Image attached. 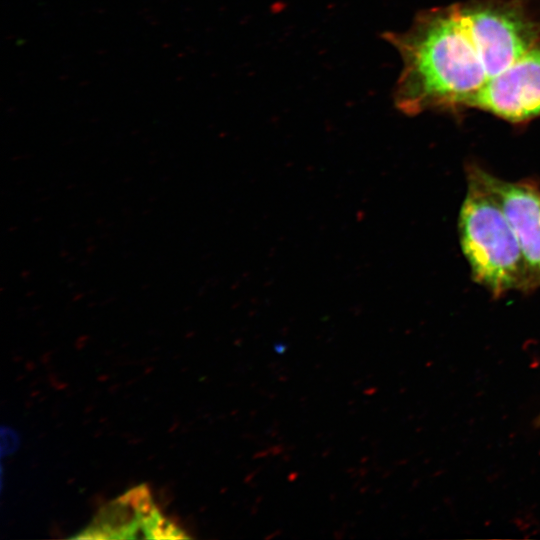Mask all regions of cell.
Wrapping results in <instances>:
<instances>
[{
	"label": "cell",
	"mask_w": 540,
	"mask_h": 540,
	"mask_svg": "<svg viewBox=\"0 0 540 540\" xmlns=\"http://www.w3.org/2000/svg\"><path fill=\"white\" fill-rule=\"evenodd\" d=\"M383 38L395 47L403 62L393 99L407 115L471 107L488 80L460 4L422 11L408 30L386 32Z\"/></svg>",
	"instance_id": "cell-1"
},
{
	"label": "cell",
	"mask_w": 540,
	"mask_h": 540,
	"mask_svg": "<svg viewBox=\"0 0 540 540\" xmlns=\"http://www.w3.org/2000/svg\"><path fill=\"white\" fill-rule=\"evenodd\" d=\"M467 192L458 229L473 279L494 296L535 288L516 235L500 204L467 171Z\"/></svg>",
	"instance_id": "cell-2"
},
{
	"label": "cell",
	"mask_w": 540,
	"mask_h": 540,
	"mask_svg": "<svg viewBox=\"0 0 540 540\" xmlns=\"http://www.w3.org/2000/svg\"><path fill=\"white\" fill-rule=\"evenodd\" d=\"M460 8L488 78L540 45V22L524 0H479Z\"/></svg>",
	"instance_id": "cell-3"
},
{
	"label": "cell",
	"mask_w": 540,
	"mask_h": 540,
	"mask_svg": "<svg viewBox=\"0 0 540 540\" xmlns=\"http://www.w3.org/2000/svg\"><path fill=\"white\" fill-rule=\"evenodd\" d=\"M471 107L512 123L540 117V45L488 78Z\"/></svg>",
	"instance_id": "cell-4"
},
{
	"label": "cell",
	"mask_w": 540,
	"mask_h": 540,
	"mask_svg": "<svg viewBox=\"0 0 540 540\" xmlns=\"http://www.w3.org/2000/svg\"><path fill=\"white\" fill-rule=\"evenodd\" d=\"M472 173L496 198L521 247L535 288L540 287V188L530 181L511 182L470 166Z\"/></svg>",
	"instance_id": "cell-5"
},
{
	"label": "cell",
	"mask_w": 540,
	"mask_h": 540,
	"mask_svg": "<svg viewBox=\"0 0 540 540\" xmlns=\"http://www.w3.org/2000/svg\"><path fill=\"white\" fill-rule=\"evenodd\" d=\"M119 499L134 508L144 527L146 523L159 513L152 500L149 488L144 484L127 491Z\"/></svg>",
	"instance_id": "cell-6"
},
{
	"label": "cell",
	"mask_w": 540,
	"mask_h": 540,
	"mask_svg": "<svg viewBox=\"0 0 540 540\" xmlns=\"http://www.w3.org/2000/svg\"><path fill=\"white\" fill-rule=\"evenodd\" d=\"M148 539H183L189 538L175 523L157 513L145 525Z\"/></svg>",
	"instance_id": "cell-7"
},
{
	"label": "cell",
	"mask_w": 540,
	"mask_h": 540,
	"mask_svg": "<svg viewBox=\"0 0 540 540\" xmlns=\"http://www.w3.org/2000/svg\"><path fill=\"white\" fill-rule=\"evenodd\" d=\"M19 446V437L17 433L9 428L3 426L1 428V456L14 453Z\"/></svg>",
	"instance_id": "cell-8"
}]
</instances>
